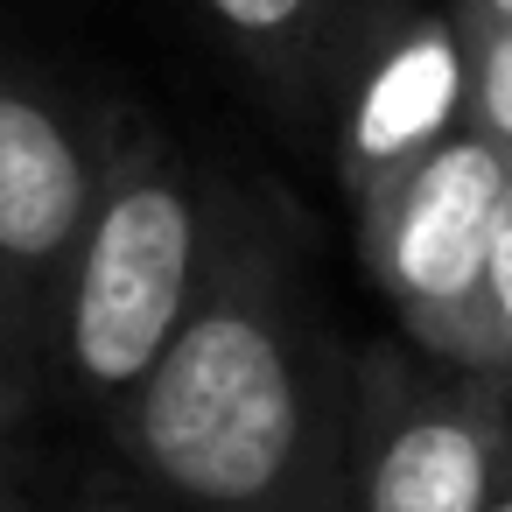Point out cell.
<instances>
[{
    "label": "cell",
    "mask_w": 512,
    "mask_h": 512,
    "mask_svg": "<svg viewBox=\"0 0 512 512\" xmlns=\"http://www.w3.org/2000/svg\"><path fill=\"white\" fill-rule=\"evenodd\" d=\"M351 358L309 323L281 253L225 232L211 281L120 400L127 456L190 512H337Z\"/></svg>",
    "instance_id": "6da1fadb"
},
{
    "label": "cell",
    "mask_w": 512,
    "mask_h": 512,
    "mask_svg": "<svg viewBox=\"0 0 512 512\" xmlns=\"http://www.w3.org/2000/svg\"><path fill=\"white\" fill-rule=\"evenodd\" d=\"M218 239L225 232L204 225V197L190 190L169 141L141 120H113L99 211L57 302V337L78 393L120 407L155 372L211 281Z\"/></svg>",
    "instance_id": "7a4b0ae2"
},
{
    "label": "cell",
    "mask_w": 512,
    "mask_h": 512,
    "mask_svg": "<svg viewBox=\"0 0 512 512\" xmlns=\"http://www.w3.org/2000/svg\"><path fill=\"white\" fill-rule=\"evenodd\" d=\"M512 463V379L372 344L351 358L337 512H484Z\"/></svg>",
    "instance_id": "3957f363"
},
{
    "label": "cell",
    "mask_w": 512,
    "mask_h": 512,
    "mask_svg": "<svg viewBox=\"0 0 512 512\" xmlns=\"http://www.w3.org/2000/svg\"><path fill=\"white\" fill-rule=\"evenodd\" d=\"M505 183H512V155L477 127H463L351 204L365 281L386 295L400 337L463 372L477 358L484 267H491Z\"/></svg>",
    "instance_id": "277c9868"
},
{
    "label": "cell",
    "mask_w": 512,
    "mask_h": 512,
    "mask_svg": "<svg viewBox=\"0 0 512 512\" xmlns=\"http://www.w3.org/2000/svg\"><path fill=\"white\" fill-rule=\"evenodd\" d=\"M106 155L78 141V127L22 78L0 71V288L36 330L57 316L85 225L99 211Z\"/></svg>",
    "instance_id": "5b68a950"
},
{
    "label": "cell",
    "mask_w": 512,
    "mask_h": 512,
    "mask_svg": "<svg viewBox=\"0 0 512 512\" xmlns=\"http://www.w3.org/2000/svg\"><path fill=\"white\" fill-rule=\"evenodd\" d=\"M470 127V43L456 15H400L393 36L365 57L344 127H337V176L351 204L442 148L449 134Z\"/></svg>",
    "instance_id": "8992f818"
},
{
    "label": "cell",
    "mask_w": 512,
    "mask_h": 512,
    "mask_svg": "<svg viewBox=\"0 0 512 512\" xmlns=\"http://www.w3.org/2000/svg\"><path fill=\"white\" fill-rule=\"evenodd\" d=\"M337 0H204V15L281 78H309Z\"/></svg>",
    "instance_id": "52a82bcc"
},
{
    "label": "cell",
    "mask_w": 512,
    "mask_h": 512,
    "mask_svg": "<svg viewBox=\"0 0 512 512\" xmlns=\"http://www.w3.org/2000/svg\"><path fill=\"white\" fill-rule=\"evenodd\" d=\"M470 43V127L512 155V22L463 29Z\"/></svg>",
    "instance_id": "ba28073f"
},
{
    "label": "cell",
    "mask_w": 512,
    "mask_h": 512,
    "mask_svg": "<svg viewBox=\"0 0 512 512\" xmlns=\"http://www.w3.org/2000/svg\"><path fill=\"white\" fill-rule=\"evenodd\" d=\"M470 372L512 379V183L498 204V232H491V267H484V316H477V358Z\"/></svg>",
    "instance_id": "9c48e42d"
},
{
    "label": "cell",
    "mask_w": 512,
    "mask_h": 512,
    "mask_svg": "<svg viewBox=\"0 0 512 512\" xmlns=\"http://www.w3.org/2000/svg\"><path fill=\"white\" fill-rule=\"evenodd\" d=\"M22 407H29V372L8 358V344H0V428L22 421Z\"/></svg>",
    "instance_id": "30bf717a"
},
{
    "label": "cell",
    "mask_w": 512,
    "mask_h": 512,
    "mask_svg": "<svg viewBox=\"0 0 512 512\" xmlns=\"http://www.w3.org/2000/svg\"><path fill=\"white\" fill-rule=\"evenodd\" d=\"M456 22H463V29H491V22H512V0H456Z\"/></svg>",
    "instance_id": "8fae6325"
},
{
    "label": "cell",
    "mask_w": 512,
    "mask_h": 512,
    "mask_svg": "<svg viewBox=\"0 0 512 512\" xmlns=\"http://www.w3.org/2000/svg\"><path fill=\"white\" fill-rule=\"evenodd\" d=\"M0 330H8V337H22V330H29V323H22V309L8 302V288H0Z\"/></svg>",
    "instance_id": "7c38bea8"
},
{
    "label": "cell",
    "mask_w": 512,
    "mask_h": 512,
    "mask_svg": "<svg viewBox=\"0 0 512 512\" xmlns=\"http://www.w3.org/2000/svg\"><path fill=\"white\" fill-rule=\"evenodd\" d=\"M484 512H512V463H505V477H498V491H491V505Z\"/></svg>",
    "instance_id": "4fadbf2b"
},
{
    "label": "cell",
    "mask_w": 512,
    "mask_h": 512,
    "mask_svg": "<svg viewBox=\"0 0 512 512\" xmlns=\"http://www.w3.org/2000/svg\"><path fill=\"white\" fill-rule=\"evenodd\" d=\"M351 8H386V15H407V0H351Z\"/></svg>",
    "instance_id": "5bb4252c"
},
{
    "label": "cell",
    "mask_w": 512,
    "mask_h": 512,
    "mask_svg": "<svg viewBox=\"0 0 512 512\" xmlns=\"http://www.w3.org/2000/svg\"><path fill=\"white\" fill-rule=\"evenodd\" d=\"M0 512H15V505H8V491H0Z\"/></svg>",
    "instance_id": "9a60e30c"
}]
</instances>
